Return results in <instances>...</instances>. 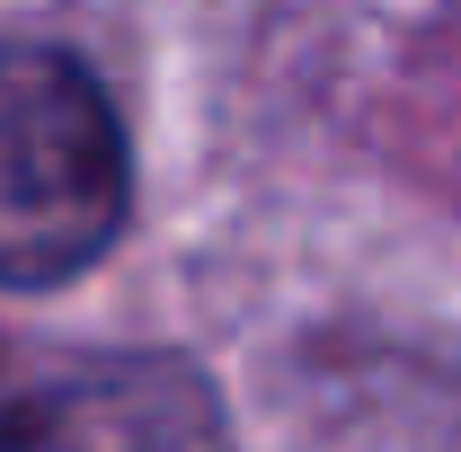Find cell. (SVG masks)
Returning <instances> with one entry per match:
<instances>
[{
	"label": "cell",
	"mask_w": 461,
	"mask_h": 452,
	"mask_svg": "<svg viewBox=\"0 0 461 452\" xmlns=\"http://www.w3.org/2000/svg\"><path fill=\"white\" fill-rule=\"evenodd\" d=\"M133 151L71 45H0V293H54L124 240Z\"/></svg>",
	"instance_id": "1"
},
{
	"label": "cell",
	"mask_w": 461,
	"mask_h": 452,
	"mask_svg": "<svg viewBox=\"0 0 461 452\" xmlns=\"http://www.w3.org/2000/svg\"><path fill=\"white\" fill-rule=\"evenodd\" d=\"M45 452H222V408L186 364H107L54 391Z\"/></svg>",
	"instance_id": "2"
}]
</instances>
